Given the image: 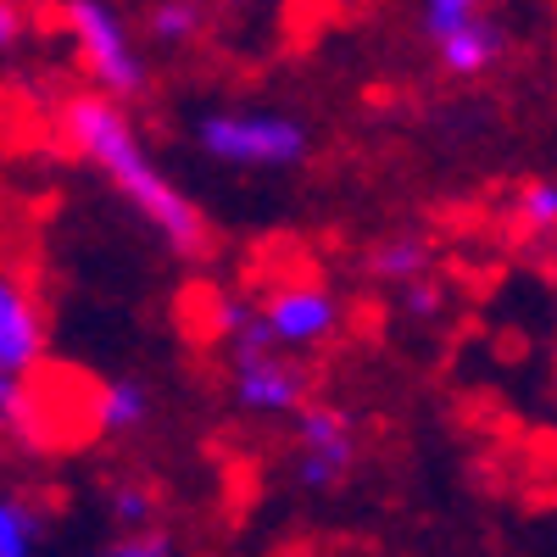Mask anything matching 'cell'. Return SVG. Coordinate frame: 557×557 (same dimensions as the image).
Instances as JSON below:
<instances>
[{"mask_svg": "<svg viewBox=\"0 0 557 557\" xmlns=\"http://www.w3.org/2000/svg\"><path fill=\"white\" fill-rule=\"evenodd\" d=\"M57 139L128 207V218L173 262H201L212 251V223L201 201L162 168L128 107L96 96V89H73L57 101Z\"/></svg>", "mask_w": 557, "mask_h": 557, "instance_id": "6da1fadb", "label": "cell"}, {"mask_svg": "<svg viewBox=\"0 0 557 557\" xmlns=\"http://www.w3.org/2000/svg\"><path fill=\"white\" fill-rule=\"evenodd\" d=\"M190 139L223 173H296L312 157V123L290 107H207Z\"/></svg>", "mask_w": 557, "mask_h": 557, "instance_id": "7a4b0ae2", "label": "cell"}, {"mask_svg": "<svg viewBox=\"0 0 557 557\" xmlns=\"http://www.w3.org/2000/svg\"><path fill=\"white\" fill-rule=\"evenodd\" d=\"M62 28L73 39V57L89 78V89L117 107H134L151 89V57L146 39H139L134 17L123 7H107V0H73L62 7Z\"/></svg>", "mask_w": 557, "mask_h": 557, "instance_id": "3957f363", "label": "cell"}, {"mask_svg": "<svg viewBox=\"0 0 557 557\" xmlns=\"http://www.w3.org/2000/svg\"><path fill=\"white\" fill-rule=\"evenodd\" d=\"M412 28L430 45L435 67L457 84L491 78L507 62V51H513L507 23L491 7H480V0H424V7L412 12Z\"/></svg>", "mask_w": 557, "mask_h": 557, "instance_id": "277c9868", "label": "cell"}, {"mask_svg": "<svg viewBox=\"0 0 557 557\" xmlns=\"http://www.w3.org/2000/svg\"><path fill=\"white\" fill-rule=\"evenodd\" d=\"M257 330L268 346L290 351V357H312L330 341H341L346 330V301L335 285H323L312 273H285L257 296Z\"/></svg>", "mask_w": 557, "mask_h": 557, "instance_id": "5b68a950", "label": "cell"}, {"mask_svg": "<svg viewBox=\"0 0 557 557\" xmlns=\"http://www.w3.org/2000/svg\"><path fill=\"white\" fill-rule=\"evenodd\" d=\"M228 401L257 424H290L312 401V374L301 357L268 346L262 330H251L240 346H228Z\"/></svg>", "mask_w": 557, "mask_h": 557, "instance_id": "8992f818", "label": "cell"}, {"mask_svg": "<svg viewBox=\"0 0 557 557\" xmlns=\"http://www.w3.org/2000/svg\"><path fill=\"white\" fill-rule=\"evenodd\" d=\"M362 457V430L357 418L335 401H307L290 418V480L307 496H330L351 480Z\"/></svg>", "mask_w": 557, "mask_h": 557, "instance_id": "52a82bcc", "label": "cell"}, {"mask_svg": "<svg viewBox=\"0 0 557 557\" xmlns=\"http://www.w3.org/2000/svg\"><path fill=\"white\" fill-rule=\"evenodd\" d=\"M51 351V312H45L39 285L0 262V385H28Z\"/></svg>", "mask_w": 557, "mask_h": 557, "instance_id": "ba28073f", "label": "cell"}, {"mask_svg": "<svg viewBox=\"0 0 557 557\" xmlns=\"http://www.w3.org/2000/svg\"><path fill=\"white\" fill-rule=\"evenodd\" d=\"M157 418V391L139 374H112L89 391V430L101 441H134L146 435Z\"/></svg>", "mask_w": 557, "mask_h": 557, "instance_id": "9c48e42d", "label": "cell"}, {"mask_svg": "<svg viewBox=\"0 0 557 557\" xmlns=\"http://www.w3.org/2000/svg\"><path fill=\"white\" fill-rule=\"evenodd\" d=\"M362 273L374 278V285H385L391 296L424 285V278H435V246L424 228H385V235L362 251Z\"/></svg>", "mask_w": 557, "mask_h": 557, "instance_id": "30bf717a", "label": "cell"}, {"mask_svg": "<svg viewBox=\"0 0 557 557\" xmlns=\"http://www.w3.org/2000/svg\"><path fill=\"white\" fill-rule=\"evenodd\" d=\"M207 7H196V0H157V7L139 12V39H151L157 51H184V45H196L201 28H207Z\"/></svg>", "mask_w": 557, "mask_h": 557, "instance_id": "8fae6325", "label": "cell"}, {"mask_svg": "<svg viewBox=\"0 0 557 557\" xmlns=\"http://www.w3.org/2000/svg\"><path fill=\"white\" fill-rule=\"evenodd\" d=\"M45 507L23 491H0V557H39Z\"/></svg>", "mask_w": 557, "mask_h": 557, "instance_id": "7c38bea8", "label": "cell"}, {"mask_svg": "<svg viewBox=\"0 0 557 557\" xmlns=\"http://www.w3.org/2000/svg\"><path fill=\"white\" fill-rule=\"evenodd\" d=\"M196 301H201V330L223 346H240L257 330V296L246 290H207Z\"/></svg>", "mask_w": 557, "mask_h": 557, "instance_id": "4fadbf2b", "label": "cell"}, {"mask_svg": "<svg viewBox=\"0 0 557 557\" xmlns=\"http://www.w3.org/2000/svg\"><path fill=\"white\" fill-rule=\"evenodd\" d=\"M513 228L524 240H557V178L530 173L513 190Z\"/></svg>", "mask_w": 557, "mask_h": 557, "instance_id": "5bb4252c", "label": "cell"}, {"mask_svg": "<svg viewBox=\"0 0 557 557\" xmlns=\"http://www.w3.org/2000/svg\"><path fill=\"white\" fill-rule=\"evenodd\" d=\"M157 513H162V491H157L146 474L112 480V491H107V519H112L117 530H151Z\"/></svg>", "mask_w": 557, "mask_h": 557, "instance_id": "9a60e30c", "label": "cell"}, {"mask_svg": "<svg viewBox=\"0 0 557 557\" xmlns=\"http://www.w3.org/2000/svg\"><path fill=\"white\" fill-rule=\"evenodd\" d=\"M173 552H178L173 535L162 524H151V530H117L96 557H173Z\"/></svg>", "mask_w": 557, "mask_h": 557, "instance_id": "2e32d148", "label": "cell"}, {"mask_svg": "<svg viewBox=\"0 0 557 557\" xmlns=\"http://www.w3.org/2000/svg\"><path fill=\"white\" fill-rule=\"evenodd\" d=\"M396 312H401L407 323H435V318L446 312V290L435 285V278H424V285H412V290L396 296Z\"/></svg>", "mask_w": 557, "mask_h": 557, "instance_id": "e0dca14e", "label": "cell"}, {"mask_svg": "<svg viewBox=\"0 0 557 557\" xmlns=\"http://www.w3.org/2000/svg\"><path fill=\"white\" fill-rule=\"evenodd\" d=\"M28 34H34V17L17 7V0H0V62L17 57L28 45Z\"/></svg>", "mask_w": 557, "mask_h": 557, "instance_id": "ac0fdd59", "label": "cell"}, {"mask_svg": "<svg viewBox=\"0 0 557 557\" xmlns=\"http://www.w3.org/2000/svg\"><path fill=\"white\" fill-rule=\"evenodd\" d=\"M552 374H557V357H552Z\"/></svg>", "mask_w": 557, "mask_h": 557, "instance_id": "d6986e66", "label": "cell"}]
</instances>
